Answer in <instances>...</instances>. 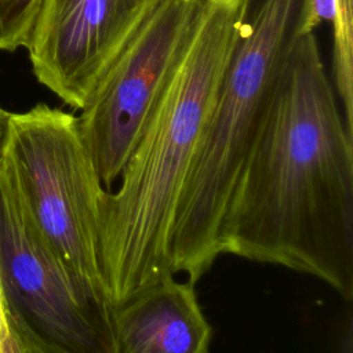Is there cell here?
<instances>
[{"instance_id": "4", "label": "cell", "mask_w": 353, "mask_h": 353, "mask_svg": "<svg viewBox=\"0 0 353 353\" xmlns=\"http://www.w3.org/2000/svg\"><path fill=\"white\" fill-rule=\"evenodd\" d=\"M0 165L74 284L110 314L101 266L108 189L84 145L77 117L46 103L6 113Z\"/></svg>"}, {"instance_id": "12", "label": "cell", "mask_w": 353, "mask_h": 353, "mask_svg": "<svg viewBox=\"0 0 353 353\" xmlns=\"http://www.w3.org/2000/svg\"><path fill=\"white\" fill-rule=\"evenodd\" d=\"M208 1H234V0H208Z\"/></svg>"}, {"instance_id": "9", "label": "cell", "mask_w": 353, "mask_h": 353, "mask_svg": "<svg viewBox=\"0 0 353 353\" xmlns=\"http://www.w3.org/2000/svg\"><path fill=\"white\" fill-rule=\"evenodd\" d=\"M41 0H0V50L26 47Z\"/></svg>"}, {"instance_id": "2", "label": "cell", "mask_w": 353, "mask_h": 353, "mask_svg": "<svg viewBox=\"0 0 353 353\" xmlns=\"http://www.w3.org/2000/svg\"><path fill=\"white\" fill-rule=\"evenodd\" d=\"M243 3L210 1L203 22L157 101L102 207L101 266L110 306L171 272L178 201L216 103Z\"/></svg>"}, {"instance_id": "7", "label": "cell", "mask_w": 353, "mask_h": 353, "mask_svg": "<svg viewBox=\"0 0 353 353\" xmlns=\"http://www.w3.org/2000/svg\"><path fill=\"white\" fill-rule=\"evenodd\" d=\"M154 0H41L26 48L32 70L81 110Z\"/></svg>"}, {"instance_id": "8", "label": "cell", "mask_w": 353, "mask_h": 353, "mask_svg": "<svg viewBox=\"0 0 353 353\" xmlns=\"http://www.w3.org/2000/svg\"><path fill=\"white\" fill-rule=\"evenodd\" d=\"M112 353H210L211 325L194 283L168 274L110 307Z\"/></svg>"}, {"instance_id": "5", "label": "cell", "mask_w": 353, "mask_h": 353, "mask_svg": "<svg viewBox=\"0 0 353 353\" xmlns=\"http://www.w3.org/2000/svg\"><path fill=\"white\" fill-rule=\"evenodd\" d=\"M208 6V0H154L80 110L81 138L108 192L120 178Z\"/></svg>"}, {"instance_id": "6", "label": "cell", "mask_w": 353, "mask_h": 353, "mask_svg": "<svg viewBox=\"0 0 353 353\" xmlns=\"http://www.w3.org/2000/svg\"><path fill=\"white\" fill-rule=\"evenodd\" d=\"M0 292L19 353H112L109 314L74 284L1 165Z\"/></svg>"}, {"instance_id": "11", "label": "cell", "mask_w": 353, "mask_h": 353, "mask_svg": "<svg viewBox=\"0 0 353 353\" xmlns=\"http://www.w3.org/2000/svg\"><path fill=\"white\" fill-rule=\"evenodd\" d=\"M4 114L6 112L0 108V135H1V128H3V120H4Z\"/></svg>"}, {"instance_id": "1", "label": "cell", "mask_w": 353, "mask_h": 353, "mask_svg": "<svg viewBox=\"0 0 353 353\" xmlns=\"http://www.w3.org/2000/svg\"><path fill=\"white\" fill-rule=\"evenodd\" d=\"M218 251L310 274L353 298V131L314 33L288 52Z\"/></svg>"}, {"instance_id": "3", "label": "cell", "mask_w": 353, "mask_h": 353, "mask_svg": "<svg viewBox=\"0 0 353 353\" xmlns=\"http://www.w3.org/2000/svg\"><path fill=\"white\" fill-rule=\"evenodd\" d=\"M239 34L178 201L170 262L196 283L216 258L221 222L299 36L303 0H241Z\"/></svg>"}, {"instance_id": "10", "label": "cell", "mask_w": 353, "mask_h": 353, "mask_svg": "<svg viewBox=\"0 0 353 353\" xmlns=\"http://www.w3.org/2000/svg\"><path fill=\"white\" fill-rule=\"evenodd\" d=\"M0 353H19L14 332L10 327V323L6 314L1 292H0Z\"/></svg>"}]
</instances>
